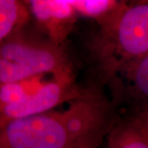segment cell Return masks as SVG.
Segmentation results:
<instances>
[{
  "instance_id": "10",
  "label": "cell",
  "mask_w": 148,
  "mask_h": 148,
  "mask_svg": "<svg viewBox=\"0 0 148 148\" xmlns=\"http://www.w3.org/2000/svg\"><path fill=\"white\" fill-rule=\"evenodd\" d=\"M23 82L1 84L0 87V106L14 104L21 101L29 95Z\"/></svg>"
},
{
  "instance_id": "3",
  "label": "cell",
  "mask_w": 148,
  "mask_h": 148,
  "mask_svg": "<svg viewBox=\"0 0 148 148\" xmlns=\"http://www.w3.org/2000/svg\"><path fill=\"white\" fill-rule=\"evenodd\" d=\"M101 30L98 51L108 78L123 64L148 53V3L126 5Z\"/></svg>"
},
{
  "instance_id": "8",
  "label": "cell",
  "mask_w": 148,
  "mask_h": 148,
  "mask_svg": "<svg viewBox=\"0 0 148 148\" xmlns=\"http://www.w3.org/2000/svg\"><path fill=\"white\" fill-rule=\"evenodd\" d=\"M77 13L93 18L101 27L106 26L126 5L114 0H70Z\"/></svg>"
},
{
  "instance_id": "11",
  "label": "cell",
  "mask_w": 148,
  "mask_h": 148,
  "mask_svg": "<svg viewBox=\"0 0 148 148\" xmlns=\"http://www.w3.org/2000/svg\"><path fill=\"white\" fill-rule=\"evenodd\" d=\"M130 119L148 141V104L138 106V110Z\"/></svg>"
},
{
  "instance_id": "4",
  "label": "cell",
  "mask_w": 148,
  "mask_h": 148,
  "mask_svg": "<svg viewBox=\"0 0 148 148\" xmlns=\"http://www.w3.org/2000/svg\"><path fill=\"white\" fill-rule=\"evenodd\" d=\"M88 93L79 90L74 84L73 77L54 78L44 83L21 101L0 106V126L27 117L50 111L63 102H70Z\"/></svg>"
},
{
  "instance_id": "1",
  "label": "cell",
  "mask_w": 148,
  "mask_h": 148,
  "mask_svg": "<svg viewBox=\"0 0 148 148\" xmlns=\"http://www.w3.org/2000/svg\"><path fill=\"white\" fill-rule=\"evenodd\" d=\"M116 123L110 105L88 93L50 110L1 127L0 148H97Z\"/></svg>"
},
{
  "instance_id": "7",
  "label": "cell",
  "mask_w": 148,
  "mask_h": 148,
  "mask_svg": "<svg viewBox=\"0 0 148 148\" xmlns=\"http://www.w3.org/2000/svg\"><path fill=\"white\" fill-rule=\"evenodd\" d=\"M29 17V9L22 2L0 0V41L16 34Z\"/></svg>"
},
{
  "instance_id": "6",
  "label": "cell",
  "mask_w": 148,
  "mask_h": 148,
  "mask_svg": "<svg viewBox=\"0 0 148 148\" xmlns=\"http://www.w3.org/2000/svg\"><path fill=\"white\" fill-rule=\"evenodd\" d=\"M108 79L119 93L138 101L139 106L147 105L148 53L121 65Z\"/></svg>"
},
{
  "instance_id": "5",
  "label": "cell",
  "mask_w": 148,
  "mask_h": 148,
  "mask_svg": "<svg viewBox=\"0 0 148 148\" xmlns=\"http://www.w3.org/2000/svg\"><path fill=\"white\" fill-rule=\"evenodd\" d=\"M32 15L49 35L50 42L62 46L76 21L77 12L70 0H32Z\"/></svg>"
},
{
  "instance_id": "9",
  "label": "cell",
  "mask_w": 148,
  "mask_h": 148,
  "mask_svg": "<svg viewBox=\"0 0 148 148\" xmlns=\"http://www.w3.org/2000/svg\"><path fill=\"white\" fill-rule=\"evenodd\" d=\"M107 148H148V141L128 119L115 123L107 137Z\"/></svg>"
},
{
  "instance_id": "2",
  "label": "cell",
  "mask_w": 148,
  "mask_h": 148,
  "mask_svg": "<svg viewBox=\"0 0 148 148\" xmlns=\"http://www.w3.org/2000/svg\"><path fill=\"white\" fill-rule=\"evenodd\" d=\"M45 73L54 78L73 76L62 46L13 35L1 42L0 82H20Z\"/></svg>"
}]
</instances>
